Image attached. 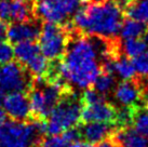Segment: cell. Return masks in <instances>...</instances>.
<instances>
[{
    "instance_id": "cell-34",
    "label": "cell",
    "mask_w": 148,
    "mask_h": 147,
    "mask_svg": "<svg viewBox=\"0 0 148 147\" xmlns=\"http://www.w3.org/2000/svg\"><path fill=\"white\" fill-rule=\"evenodd\" d=\"M140 38L144 40V42L146 43V45H147V47H148V28L145 30V33L143 34V36L140 37Z\"/></svg>"
},
{
    "instance_id": "cell-22",
    "label": "cell",
    "mask_w": 148,
    "mask_h": 147,
    "mask_svg": "<svg viewBox=\"0 0 148 147\" xmlns=\"http://www.w3.org/2000/svg\"><path fill=\"white\" fill-rule=\"evenodd\" d=\"M131 61L135 68L136 75H138L140 78L148 77V49L140 55L131 58Z\"/></svg>"
},
{
    "instance_id": "cell-16",
    "label": "cell",
    "mask_w": 148,
    "mask_h": 147,
    "mask_svg": "<svg viewBox=\"0 0 148 147\" xmlns=\"http://www.w3.org/2000/svg\"><path fill=\"white\" fill-rule=\"evenodd\" d=\"M123 13L124 16L148 25V0H135Z\"/></svg>"
},
{
    "instance_id": "cell-8",
    "label": "cell",
    "mask_w": 148,
    "mask_h": 147,
    "mask_svg": "<svg viewBox=\"0 0 148 147\" xmlns=\"http://www.w3.org/2000/svg\"><path fill=\"white\" fill-rule=\"evenodd\" d=\"M117 117V108L106 100L101 102L82 105L80 123L92 122V121H102V122H114ZM116 124V123H115Z\"/></svg>"
},
{
    "instance_id": "cell-33",
    "label": "cell",
    "mask_w": 148,
    "mask_h": 147,
    "mask_svg": "<svg viewBox=\"0 0 148 147\" xmlns=\"http://www.w3.org/2000/svg\"><path fill=\"white\" fill-rule=\"evenodd\" d=\"M104 1H106V0H83V3H99V2H104Z\"/></svg>"
},
{
    "instance_id": "cell-12",
    "label": "cell",
    "mask_w": 148,
    "mask_h": 147,
    "mask_svg": "<svg viewBox=\"0 0 148 147\" xmlns=\"http://www.w3.org/2000/svg\"><path fill=\"white\" fill-rule=\"evenodd\" d=\"M121 147H148V139L132 126L118 128L111 135Z\"/></svg>"
},
{
    "instance_id": "cell-18",
    "label": "cell",
    "mask_w": 148,
    "mask_h": 147,
    "mask_svg": "<svg viewBox=\"0 0 148 147\" xmlns=\"http://www.w3.org/2000/svg\"><path fill=\"white\" fill-rule=\"evenodd\" d=\"M146 49H148V47L142 38L124 39L123 43L121 42V52L129 58H133L140 55Z\"/></svg>"
},
{
    "instance_id": "cell-3",
    "label": "cell",
    "mask_w": 148,
    "mask_h": 147,
    "mask_svg": "<svg viewBox=\"0 0 148 147\" xmlns=\"http://www.w3.org/2000/svg\"><path fill=\"white\" fill-rule=\"evenodd\" d=\"M47 135V120L11 119L0 127V147H37Z\"/></svg>"
},
{
    "instance_id": "cell-27",
    "label": "cell",
    "mask_w": 148,
    "mask_h": 147,
    "mask_svg": "<svg viewBox=\"0 0 148 147\" xmlns=\"http://www.w3.org/2000/svg\"><path fill=\"white\" fill-rule=\"evenodd\" d=\"M95 147H121V146H120V144L112 136H109V137H106L103 141L99 142Z\"/></svg>"
},
{
    "instance_id": "cell-24",
    "label": "cell",
    "mask_w": 148,
    "mask_h": 147,
    "mask_svg": "<svg viewBox=\"0 0 148 147\" xmlns=\"http://www.w3.org/2000/svg\"><path fill=\"white\" fill-rule=\"evenodd\" d=\"M14 58V49L10 41H0V65L7 64L13 61Z\"/></svg>"
},
{
    "instance_id": "cell-10",
    "label": "cell",
    "mask_w": 148,
    "mask_h": 147,
    "mask_svg": "<svg viewBox=\"0 0 148 147\" xmlns=\"http://www.w3.org/2000/svg\"><path fill=\"white\" fill-rule=\"evenodd\" d=\"M3 109L11 119L14 120H29L30 119V107L27 93L12 92L5 95L3 101Z\"/></svg>"
},
{
    "instance_id": "cell-29",
    "label": "cell",
    "mask_w": 148,
    "mask_h": 147,
    "mask_svg": "<svg viewBox=\"0 0 148 147\" xmlns=\"http://www.w3.org/2000/svg\"><path fill=\"white\" fill-rule=\"evenodd\" d=\"M7 33H8V22L0 19V41L7 40Z\"/></svg>"
},
{
    "instance_id": "cell-15",
    "label": "cell",
    "mask_w": 148,
    "mask_h": 147,
    "mask_svg": "<svg viewBox=\"0 0 148 147\" xmlns=\"http://www.w3.org/2000/svg\"><path fill=\"white\" fill-rule=\"evenodd\" d=\"M114 74L122 80H130L136 77L135 68L133 66L131 58L121 54L118 58L114 61Z\"/></svg>"
},
{
    "instance_id": "cell-21",
    "label": "cell",
    "mask_w": 148,
    "mask_h": 147,
    "mask_svg": "<svg viewBox=\"0 0 148 147\" xmlns=\"http://www.w3.org/2000/svg\"><path fill=\"white\" fill-rule=\"evenodd\" d=\"M131 126L148 139V110L138 107L135 110Z\"/></svg>"
},
{
    "instance_id": "cell-6",
    "label": "cell",
    "mask_w": 148,
    "mask_h": 147,
    "mask_svg": "<svg viewBox=\"0 0 148 147\" xmlns=\"http://www.w3.org/2000/svg\"><path fill=\"white\" fill-rule=\"evenodd\" d=\"M34 76L20 62H9L0 65V87L4 92L28 93L33 88Z\"/></svg>"
},
{
    "instance_id": "cell-28",
    "label": "cell",
    "mask_w": 148,
    "mask_h": 147,
    "mask_svg": "<svg viewBox=\"0 0 148 147\" xmlns=\"http://www.w3.org/2000/svg\"><path fill=\"white\" fill-rule=\"evenodd\" d=\"M111 1H112L120 10H122L124 12V10L129 8L135 0H111Z\"/></svg>"
},
{
    "instance_id": "cell-23",
    "label": "cell",
    "mask_w": 148,
    "mask_h": 147,
    "mask_svg": "<svg viewBox=\"0 0 148 147\" xmlns=\"http://www.w3.org/2000/svg\"><path fill=\"white\" fill-rule=\"evenodd\" d=\"M80 98H81L82 105H89V104H94V103L104 101L105 100V95L97 92L94 88L89 87V88L84 89V91H83L82 95L80 96Z\"/></svg>"
},
{
    "instance_id": "cell-7",
    "label": "cell",
    "mask_w": 148,
    "mask_h": 147,
    "mask_svg": "<svg viewBox=\"0 0 148 147\" xmlns=\"http://www.w3.org/2000/svg\"><path fill=\"white\" fill-rule=\"evenodd\" d=\"M114 98L121 106L140 107V102L144 101V86L140 78L123 80L116 84Z\"/></svg>"
},
{
    "instance_id": "cell-25",
    "label": "cell",
    "mask_w": 148,
    "mask_h": 147,
    "mask_svg": "<svg viewBox=\"0 0 148 147\" xmlns=\"http://www.w3.org/2000/svg\"><path fill=\"white\" fill-rule=\"evenodd\" d=\"M68 142L62 135H52L50 137H43L37 147H68Z\"/></svg>"
},
{
    "instance_id": "cell-32",
    "label": "cell",
    "mask_w": 148,
    "mask_h": 147,
    "mask_svg": "<svg viewBox=\"0 0 148 147\" xmlns=\"http://www.w3.org/2000/svg\"><path fill=\"white\" fill-rule=\"evenodd\" d=\"M146 79V83H143V86H144V102H145V98L148 95V77L144 78Z\"/></svg>"
},
{
    "instance_id": "cell-11",
    "label": "cell",
    "mask_w": 148,
    "mask_h": 147,
    "mask_svg": "<svg viewBox=\"0 0 148 147\" xmlns=\"http://www.w3.org/2000/svg\"><path fill=\"white\" fill-rule=\"evenodd\" d=\"M79 130L81 139L92 144H97L106 137H109L118 129L114 122H102V121H92V122L80 123Z\"/></svg>"
},
{
    "instance_id": "cell-17",
    "label": "cell",
    "mask_w": 148,
    "mask_h": 147,
    "mask_svg": "<svg viewBox=\"0 0 148 147\" xmlns=\"http://www.w3.org/2000/svg\"><path fill=\"white\" fill-rule=\"evenodd\" d=\"M115 87L116 79L114 74L104 71V70H101V73L97 75V77L95 78L94 82L92 84V88H94L97 92L103 95L109 93L112 89H115Z\"/></svg>"
},
{
    "instance_id": "cell-19",
    "label": "cell",
    "mask_w": 148,
    "mask_h": 147,
    "mask_svg": "<svg viewBox=\"0 0 148 147\" xmlns=\"http://www.w3.org/2000/svg\"><path fill=\"white\" fill-rule=\"evenodd\" d=\"M52 2L56 10L67 20L68 16L74 15L81 5H84L83 0H52Z\"/></svg>"
},
{
    "instance_id": "cell-9",
    "label": "cell",
    "mask_w": 148,
    "mask_h": 147,
    "mask_svg": "<svg viewBox=\"0 0 148 147\" xmlns=\"http://www.w3.org/2000/svg\"><path fill=\"white\" fill-rule=\"evenodd\" d=\"M42 24L38 22V17L28 22H13L8 26L7 40L11 43L22 41H36L39 38Z\"/></svg>"
},
{
    "instance_id": "cell-2",
    "label": "cell",
    "mask_w": 148,
    "mask_h": 147,
    "mask_svg": "<svg viewBox=\"0 0 148 147\" xmlns=\"http://www.w3.org/2000/svg\"><path fill=\"white\" fill-rule=\"evenodd\" d=\"M123 20V11L111 0H106L99 3L84 4L74 14L71 23L82 34L116 38Z\"/></svg>"
},
{
    "instance_id": "cell-36",
    "label": "cell",
    "mask_w": 148,
    "mask_h": 147,
    "mask_svg": "<svg viewBox=\"0 0 148 147\" xmlns=\"http://www.w3.org/2000/svg\"><path fill=\"white\" fill-rule=\"evenodd\" d=\"M145 109L148 110V98H146V100H145Z\"/></svg>"
},
{
    "instance_id": "cell-20",
    "label": "cell",
    "mask_w": 148,
    "mask_h": 147,
    "mask_svg": "<svg viewBox=\"0 0 148 147\" xmlns=\"http://www.w3.org/2000/svg\"><path fill=\"white\" fill-rule=\"evenodd\" d=\"M49 60L43 55L42 53L37 54L36 56L32 58L30 61L25 65V67L28 69V71L34 77L38 76H45L48 67H49Z\"/></svg>"
},
{
    "instance_id": "cell-30",
    "label": "cell",
    "mask_w": 148,
    "mask_h": 147,
    "mask_svg": "<svg viewBox=\"0 0 148 147\" xmlns=\"http://www.w3.org/2000/svg\"><path fill=\"white\" fill-rule=\"evenodd\" d=\"M7 121V113L4 111V109L0 108V127Z\"/></svg>"
},
{
    "instance_id": "cell-4",
    "label": "cell",
    "mask_w": 148,
    "mask_h": 147,
    "mask_svg": "<svg viewBox=\"0 0 148 147\" xmlns=\"http://www.w3.org/2000/svg\"><path fill=\"white\" fill-rule=\"evenodd\" d=\"M81 109V98L73 90L66 92L47 119V135H60L67 129L80 124Z\"/></svg>"
},
{
    "instance_id": "cell-1",
    "label": "cell",
    "mask_w": 148,
    "mask_h": 147,
    "mask_svg": "<svg viewBox=\"0 0 148 147\" xmlns=\"http://www.w3.org/2000/svg\"><path fill=\"white\" fill-rule=\"evenodd\" d=\"M60 79L79 89L92 87L101 73V60L86 34L75 28L64 56L58 60Z\"/></svg>"
},
{
    "instance_id": "cell-26",
    "label": "cell",
    "mask_w": 148,
    "mask_h": 147,
    "mask_svg": "<svg viewBox=\"0 0 148 147\" xmlns=\"http://www.w3.org/2000/svg\"><path fill=\"white\" fill-rule=\"evenodd\" d=\"M11 15V0H0V19L10 22Z\"/></svg>"
},
{
    "instance_id": "cell-31",
    "label": "cell",
    "mask_w": 148,
    "mask_h": 147,
    "mask_svg": "<svg viewBox=\"0 0 148 147\" xmlns=\"http://www.w3.org/2000/svg\"><path fill=\"white\" fill-rule=\"evenodd\" d=\"M4 98H5V92H4L3 89L0 87V106H2L3 101H4Z\"/></svg>"
},
{
    "instance_id": "cell-5",
    "label": "cell",
    "mask_w": 148,
    "mask_h": 147,
    "mask_svg": "<svg viewBox=\"0 0 148 147\" xmlns=\"http://www.w3.org/2000/svg\"><path fill=\"white\" fill-rule=\"evenodd\" d=\"M70 30L66 24L45 22L38 38L41 53L49 61L64 56L70 38Z\"/></svg>"
},
{
    "instance_id": "cell-35",
    "label": "cell",
    "mask_w": 148,
    "mask_h": 147,
    "mask_svg": "<svg viewBox=\"0 0 148 147\" xmlns=\"http://www.w3.org/2000/svg\"><path fill=\"white\" fill-rule=\"evenodd\" d=\"M81 147H95V146H94V144L89 143V142H86V141H84V142L82 141V145H81Z\"/></svg>"
},
{
    "instance_id": "cell-14",
    "label": "cell",
    "mask_w": 148,
    "mask_h": 147,
    "mask_svg": "<svg viewBox=\"0 0 148 147\" xmlns=\"http://www.w3.org/2000/svg\"><path fill=\"white\" fill-rule=\"evenodd\" d=\"M148 28V25L142 23L140 21L133 20L130 17L124 19L120 28V37L122 39H132V38H140Z\"/></svg>"
},
{
    "instance_id": "cell-13",
    "label": "cell",
    "mask_w": 148,
    "mask_h": 147,
    "mask_svg": "<svg viewBox=\"0 0 148 147\" xmlns=\"http://www.w3.org/2000/svg\"><path fill=\"white\" fill-rule=\"evenodd\" d=\"M14 49V57L17 62H20L22 65H26L32 58L37 54L41 53L39 45L36 41H22L15 43Z\"/></svg>"
}]
</instances>
